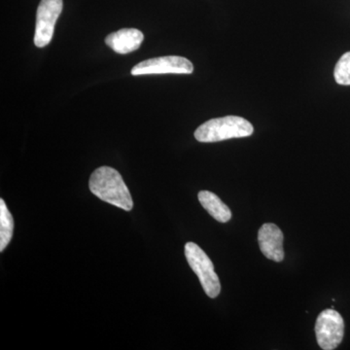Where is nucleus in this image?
<instances>
[{
	"mask_svg": "<svg viewBox=\"0 0 350 350\" xmlns=\"http://www.w3.org/2000/svg\"><path fill=\"white\" fill-rule=\"evenodd\" d=\"M63 0H41L36 13L34 44L36 47L44 48L52 40L55 25L62 11Z\"/></svg>",
	"mask_w": 350,
	"mask_h": 350,
	"instance_id": "obj_6",
	"label": "nucleus"
},
{
	"mask_svg": "<svg viewBox=\"0 0 350 350\" xmlns=\"http://www.w3.org/2000/svg\"><path fill=\"white\" fill-rule=\"evenodd\" d=\"M198 198L204 208L218 222L227 223L231 220V209L226 206L217 195L209 191H200Z\"/></svg>",
	"mask_w": 350,
	"mask_h": 350,
	"instance_id": "obj_9",
	"label": "nucleus"
},
{
	"mask_svg": "<svg viewBox=\"0 0 350 350\" xmlns=\"http://www.w3.org/2000/svg\"><path fill=\"white\" fill-rule=\"evenodd\" d=\"M344 334L345 322L340 313L333 308L320 313L315 323V335L322 349H337L342 342Z\"/></svg>",
	"mask_w": 350,
	"mask_h": 350,
	"instance_id": "obj_4",
	"label": "nucleus"
},
{
	"mask_svg": "<svg viewBox=\"0 0 350 350\" xmlns=\"http://www.w3.org/2000/svg\"><path fill=\"white\" fill-rule=\"evenodd\" d=\"M185 256L189 266L199 278L200 284L209 298L214 299L220 294L221 284L213 262L199 245L187 243L185 245Z\"/></svg>",
	"mask_w": 350,
	"mask_h": 350,
	"instance_id": "obj_3",
	"label": "nucleus"
},
{
	"mask_svg": "<svg viewBox=\"0 0 350 350\" xmlns=\"http://www.w3.org/2000/svg\"><path fill=\"white\" fill-rule=\"evenodd\" d=\"M14 220L3 199L0 200V251H3L13 237Z\"/></svg>",
	"mask_w": 350,
	"mask_h": 350,
	"instance_id": "obj_10",
	"label": "nucleus"
},
{
	"mask_svg": "<svg viewBox=\"0 0 350 350\" xmlns=\"http://www.w3.org/2000/svg\"><path fill=\"white\" fill-rule=\"evenodd\" d=\"M144 40V34L137 29H122L105 38V44L118 54L135 52Z\"/></svg>",
	"mask_w": 350,
	"mask_h": 350,
	"instance_id": "obj_8",
	"label": "nucleus"
},
{
	"mask_svg": "<svg viewBox=\"0 0 350 350\" xmlns=\"http://www.w3.org/2000/svg\"><path fill=\"white\" fill-rule=\"evenodd\" d=\"M283 241L282 230L273 223H267L260 228L258 232L260 250L271 261L282 262L284 259Z\"/></svg>",
	"mask_w": 350,
	"mask_h": 350,
	"instance_id": "obj_7",
	"label": "nucleus"
},
{
	"mask_svg": "<svg viewBox=\"0 0 350 350\" xmlns=\"http://www.w3.org/2000/svg\"><path fill=\"white\" fill-rule=\"evenodd\" d=\"M194 66L184 57L165 56L153 57L135 64L131 75H192Z\"/></svg>",
	"mask_w": 350,
	"mask_h": 350,
	"instance_id": "obj_5",
	"label": "nucleus"
},
{
	"mask_svg": "<svg viewBox=\"0 0 350 350\" xmlns=\"http://www.w3.org/2000/svg\"><path fill=\"white\" fill-rule=\"evenodd\" d=\"M254 131L252 124L239 116H226L209 120L195 131V138L200 142H223L232 138L250 137Z\"/></svg>",
	"mask_w": 350,
	"mask_h": 350,
	"instance_id": "obj_2",
	"label": "nucleus"
},
{
	"mask_svg": "<svg viewBox=\"0 0 350 350\" xmlns=\"http://www.w3.org/2000/svg\"><path fill=\"white\" fill-rule=\"evenodd\" d=\"M89 188L98 199L131 211L133 207V198L118 170L110 167H100L90 177Z\"/></svg>",
	"mask_w": 350,
	"mask_h": 350,
	"instance_id": "obj_1",
	"label": "nucleus"
},
{
	"mask_svg": "<svg viewBox=\"0 0 350 350\" xmlns=\"http://www.w3.org/2000/svg\"><path fill=\"white\" fill-rule=\"evenodd\" d=\"M334 77L338 84L342 86L350 85V52L345 53L336 64Z\"/></svg>",
	"mask_w": 350,
	"mask_h": 350,
	"instance_id": "obj_11",
	"label": "nucleus"
}]
</instances>
